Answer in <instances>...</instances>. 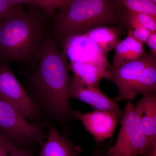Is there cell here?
I'll return each instance as SVG.
<instances>
[{
	"instance_id": "1",
	"label": "cell",
	"mask_w": 156,
	"mask_h": 156,
	"mask_svg": "<svg viewBox=\"0 0 156 156\" xmlns=\"http://www.w3.org/2000/svg\"><path fill=\"white\" fill-rule=\"evenodd\" d=\"M69 71L66 54L50 34L36 66L26 74L23 86L41 115L57 123L66 137L71 134L70 124L77 120L70 102L73 76Z\"/></svg>"
},
{
	"instance_id": "2",
	"label": "cell",
	"mask_w": 156,
	"mask_h": 156,
	"mask_svg": "<svg viewBox=\"0 0 156 156\" xmlns=\"http://www.w3.org/2000/svg\"><path fill=\"white\" fill-rule=\"evenodd\" d=\"M0 22V63L35 67L43 43L50 34L51 16L29 6Z\"/></svg>"
},
{
	"instance_id": "3",
	"label": "cell",
	"mask_w": 156,
	"mask_h": 156,
	"mask_svg": "<svg viewBox=\"0 0 156 156\" xmlns=\"http://www.w3.org/2000/svg\"><path fill=\"white\" fill-rule=\"evenodd\" d=\"M126 8L117 0H70L50 20V34L57 45L70 37L104 26H125Z\"/></svg>"
},
{
	"instance_id": "4",
	"label": "cell",
	"mask_w": 156,
	"mask_h": 156,
	"mask_svg": "<svg viewBox=\"0 0 156 156\" xmlns=\"http://www.w3.org/2000/svg\"><path fill=\"white\" fill-rule=\"evenodd\" d=\"M43 125L29 122L17 108L0 98V132L15 146L27 147L44 141L48 132Z\"/></svg>"
},
{
	"instance_id": "5",
	"label": "cell",
	"mask_w": 156,
	"mask_h": 156,
	"mask_svg": "<svg viewBox=\"0 0 156 156\" xmlns=\"http://www.w3.org/2000/svg\"><path fill=\"white\" fill-rule=\"evenodd\" d=\"M121 127L114 145L108 151L109 156H146L148 154L147 141L135 107L127 100Z\"/></svg>"
},
{
	"instance_id": "6",
	"label": "cell",
	"mask_w": 156,
	"mask_h": 156,
	"mask_svg": "<svg viewBox=\"0 0 156 156\" xmlns=\"http://www.w3.org/2000/svg\"><path fill=\"white\" fill-rule=\"evenodd\" d=\"M0 98L13 105L31 122L41 119L38 107L8 64L4 63H0Z\"/></svg>"
},
{
	"instance_id": "7",
	"label": "cell",
	"mask_w": 156,
	"mask_h": 156,
	"mask_svg": "<svg viewBox=\"0 0 156 156\" xmlns=\"http://www.w3.org/2000/svg\"><path fill=\"white\" fill-rule=\"evenodd\" d=\"M62 47L70 62L94 65L107 70L111 66L107 53L84 34L70 37L62 44Z\"/></svg>"
},
{
	"instance_id": "8",
	"label": "cell",
	"mask_w": 156,
	"mask_h": 156,
	"mask_svg": "<svg viewBox=\"0 0 156 156\" xmlns=\"http://www.w3.org/2000/svg\"><path fill=\"white\" fill-rule=\"evenodd\" d=\"M156 58L151 53H146L143 57L135 61L121 66H111L108 69L109 77L107 80L115 85L119 94L115 100L117 101H130L133 85L142 70L151 62Z\"/></svg>"
},
{
	"instance_id": "9",
	"label": "cell",
	"mask_w": 156,
	"mask_h": 156,
	"mask_svg": "<svg viewBox=\"0 0 156 156\" xmlns=\"http://www.w3.org/2000/svg\"><path fill=\"white\" fill-rule=\"evenodd\" d=\"M71 98L81 101L89 105L94 110L105 111L117 115L119 122L124 115L118 101L105 95L99 87H89L73 76L70 92Z\"/></svg>"
},
{
	"instance_id": "10",
	"label": "cell",
	"mask_w": 156,
	"mask_h": 156,
	"mask_svg": "<svg viewBox=\"0 0 156 156\" xmlns=\"http://www.w3.org/2000/svg\"><path fill=\"white\" fill-rule=\"evenodd\" d=\"M77 119L83 123L85 129L97 142H102L113 136L119 122L117 115L105 111L94 110L83 113L74 110Z\"/></svg>"
},
{
	"instance_id": "11",
	"label": "cell",
	"mask_w": 156,
	"mask_h": 156,
	"mask_svg": "<svg viewBox=\"0 0 156 156\" xmlns=\"http://www.w3.org/2000/svg\"><path fill=\"white\" fill-rule=\"evenodd\" d=\"M134 106L146 138L149 153L156 144V94H143Z\"/></svg>"
},
{
	"instance_id": "12",
	"label": "cell",
	"mask_w": 156,
	"mask_h": 156,
	"mask_svg": "<svg viewBox=\"0 0 156 156\" xmlns=\"http://www.w3.org/2000/svg\"><path fill=\"white\" fill-rule=\"evenodd\" d=\"M48 136L40 144L41 151L38 156H79L83 151L67 137L60 134L52 125L48 126Z\"/></svg>"
},
{
	"instance_id": "13",
	"label": "cell",
	"mask_w": 156,
	"mask_h": 156,
	"mask_svg": "<svg viewBox=\"0 0 156 156\" xmlns=\"http://www.w3.org/2000/svg\"><path fill=\"white\" fill-rule=\"evenodd\" d=\"M145 54L142 43L127 35L126 38L120 41L116 47L112 66H121L137 60Z\"/></svg>"
},
{
	"instance_id": "14",
	"label": "cell",
	"mask_w": 156,
	"mask_h": 156,
	"mask_svg": "<svg viewBox=\"0 0 156 156\" xmlns=\"http://www.w3.org/2000/svg\"><path fill=\"white\" fill-rule=\"evenodd\" d=\"M118 26H104L91 30L83 34L93 41L107 54L120 41L122 30Z\"/></svg>"
},
{
	"instance_id": "15",
	"label": "cell",
	"mask_w": 156,
	"mask_h": 156,
	"mask_svg": "<svg viewBox=\"0 0 156 156\" xmlns=\"http://www.w3.org/2000/svg\"><path fill=\"white\" fill-rule=\"evenodd\" d=\"M69 68L73 76L89 87H98L100 81L109 77L108 70L94 65L70 62Z\"/></svg>"
},
{
	"instance_id": "16",
	"label": "cell",
	"mask_w": 156,
	"mask_h": 156,
	"mask_svg": "<svg viewBox=\"0 0 156 156\" xmlns=\"http://www.w3.org/2000/svg\"><path fill=\"white\" fill-rule=\"evenodd\" d=\"M156 94V58L142 70L132 87L130 101L139 94Z\"/></svg>"
},
{
	"instance_id": "17",
	"label": "cell",
	"mask_w": 156,
	"mask_h": 156,
	"mask_svg": "<svg viewBox=\"0 0 156 156\" xmlns=\"http://www.w3.org/2000/svg\"><path fill=\"white\" fill-rule=\"evenodd\" d=\"M124 23L129 29L144 27L151 32H156V20L148 14L126 9Z\"/></svg>"
},
{
	"instance_id": "18",
	"label": "cell",
	"mask_w": 156,
	"mask_h": 156,
	"mask_svg": "<svg viewBox=\"0 0 156 156\" xmlns=\"http://www.w3.org/2000/svg\"><path fill=\"white\" fill-rule=\"evenodd\" d=\"M126 9L148 14L156 20V4L152 0H117Z\"/></svg>"
},
{
	"instance_id": "19",
	"label": "cell",
	"mask_w": 156,
	"mask_h": 156,
	"mask_svg": "<svg viewBox=\"0 0 156 156\" xmlns=\"http://www.w3.org/2000/svg\"><path fill=\"white\" fill-rule=\"evenodd\" d=\"M28 5L40 9L45 14L53 16L63 5L62 0H29Z\"/></svg>"
},
{
	"instance_id": "20",
	"label": "cell",
	"mask_w": 156,
	"mask_h": 156,
	"mask_svg": "<svg viewBox=\"0 0 156 156\" xmlns=\"http://www.w3.org/2000/svg\"><path fill=\"white\" fill-rule=\"evenodd\" d=\"M21 9L19 5H12L8 0H0V22L17 14Z\"/></svg>"
},
{
	"instance_id": "21",
	"label": "cell",
	"mask_w": 156,
	"mask_h": 156,
	"mask_svg": "<svg viewBox=\"0 0 156 156\" xmlns=\"http://www.w3.org/2000/svg\"><path fill=\"white\" fill-rule=\"evenodd\" d=\"M151 32L148 29L144 27H139L134 29H129L128 31V35L134 38L135 40L142 43L145 44Z\"/></svg>"
},
{
	"instance_id": "22",
	"label": "cell",
	"mask_w": 156,
	"mask_h": 156,
	"mask_svg": "<svg viewBox=\"0 0 156 156\" xmlns=\"http://www.w3.org/2000/svg\"><path fill=\"white\" fill-rule=\"evenodd\" d=\"M9 156H33L31 152L25 147H17L10 142L6 137Z\"/></svg>"
},
{
	"instance_id": "23",
	"label": "cell",
	"mask_w": 156,
	"mask_h": 156,
	"mask_svg": "<svg viewBox=\"0 0 156 156\" xmlns=\"http://www.w3.org/2000/svg\"><path fill=\"white\" fill-rule=\"evenodd\" d=\"M96 147L92 151L90 156H109L108 151L112 146L111 141L107 142H98Z\"/></svg>"
},
{
	"instance_id": "24",
	"label": "cell",
	"mask_w": 156,
	"mask_h": 156,
	"mask_svg": "<svg viewBox=\"0 0 156 156\" xmlns=\"http://www.w3.org/2000/svg\"><path fill=\"white\" fill-rule=\"evenodd\" d=\"M146 44L151 50V53L156 56V32H152L150 35Z\"/></svg>"
},
{
	"instance_id": "25",
	"label": "cell",
	"mask_w": 156,
	"mask_h": 156,
	"mask_svg": "<svg viewBox=\"0 0 156 156\" xmlns=\"http://www.w3.org/2000/svg\"><path fill=\"white\" fill-rule=\"evenodd\" d=\"M6 145V136L2 132H0V150Z\"/></svg>"
},
{
	"instance_id": "26",
	"label": "cell",
	"mask_w": 156,
	"mask_h": 156,
	"mask_svg": "<svg viewBox=\"0 0 156 156\" xmlns=\"http://www.w3.org/2000/svg\"><path fill=\"white\" fill-rule=\"evenodd\" d=\"M12 5H19L20 4L27 3L28 4L29 0H8Z\"/></svg>"
},
{
	"instance_id": "27",
	"label": "cell",
	"mask_w": 156,
	"mask_h": 156,
	"mask_svg": "<svg viewBox=\"0 0 156 156\" xmlns=\"http://www.w3.org/2000/svg\"><path fill=\"white\" fill-rule=\"evenodd\" d=\"M0 156H9L8 148H7V143H6L5 146L2 148L0 150Z\"/></svg>"
},
{
	"instance_id": "28",
	"label": "cell",
	"mask_w": 156,
	"mask_h": 156,
	"mask_svg": "<svg viewBox=\"0 0 156 156\" xmlns=\"http://www.w3.org/2000/svg\"><path fill=\"white\" fill-rule=\"evenodd\" d=\"M146 156H156V144L153 146L149 153Z\"/></svg>"
},
{
	"instance_id": "29",
	"label": "cell",
	"mask_w": 156,
	"mask_h": 156,
	"mask_svg": "<svg viewBox=\"0 0 156 156\" xmlns=\"http://www.w3.org/2000/svg\"><path fill=\"white\" fill-rule=\"evenodd\" d=\"M70 1V0H62V2H63V5H62V6L65 5H66V4H67Z\"/></svg>"
},
{
	"instance_id": "30",
	"label": "cell",
	"mask_w": 156,
	"mask_h": 156,
	"mask_svg": "<svg viewBox=\"0 0 156 156\" xmlns=\"http://www.w3.org/2000/svg\"><path fill=\"white\" fill-rule=\"evenodd\" d=\"M152 1L155 4H156V0H152Z\"/></svg>"
}]
</instances>
